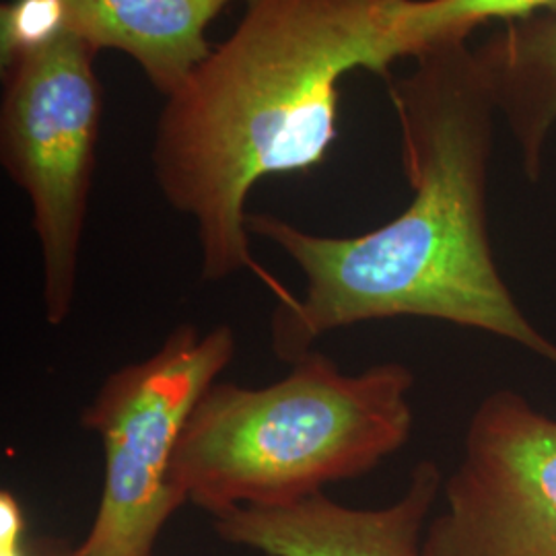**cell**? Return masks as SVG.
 Returning <instances> with one entry per match:
<instances>
[{
	"instance_id": "obj_1",
	"label": "cell",
	"mask_w": 556,
	"mask_h": 556,
	"mask_svg": "<svg viewBox=\"0 0 556 556\" xmlns=\"http://www.w3.org/2000/svg\"><path fill=\"white\" fill-rule=\"evenodd\" d=\"M388 83L402 169L413 199L394 219L353 238L319 236L250 213L258 236L293 260L303 295L278 303L273 351L289 365L314 342L363 321L422 318L509 340L556 367L544 337L498 270L489 179L498 110L468 41L438 46Z\"/></svg>"
},
{
	"instance_id": "obj_2",
	"label": "cell",
	"mask_w": 556,
	"mask_h": 556,
	"mask_svg": "<svg viewBox=\"0 0 556 556\" xmlns=\"http://www.w3.org/2000/svg\"><path fill=\"white\" fill-rule=\"evenodd\" d=\"M404 2L243 0L236 29L165 98L153 178L165 202L197 225L204 282L250 273L278 303L295 298L252 254L250 192L262 179L326 161L338 139L342 77H394Z\"/></svg>"
},
{
	"instance_id": "obj_3",
	"label": "cell",
	"mask_w": 556,
	"mask_h": 556,
	"mask_svg": "<svg viewBox=\"0 0 556 556\" xmlns=\"http://www.w3.org/2000/svg\"><path fill=\"white\" fill-rule=\"evenodd\" d=\"M413 388L415 374L404 363L344 374L319 351L262 388L217 381L184 429L174 486L184 503L213 517L324 493L408 443Z\"/></svg>"
},
{
	"instance_id": "obj_4",
	"label": "cell",
	"mask_w": 556,
	"mask_h": 556,
	"mask_svg": "<svg viewBox=\"0 0 556 556\" xmlns=\"http://www.w3.org/2000/svg\"><path fill=\"white\" fill-rule=\"evenodd\" d=\"M0 163L29 199L41 260L43 319L73 314L80 241L100 139L98 50L50 29L0 48Z\"/></svg>"
},
{
	"instance_id": "obj_5",
	"label": "cell",
	"mask_w": 556,
	"mask_h": 556,
	"mask_svg": "<svg viewBox=\"0 0 556 556\" xmlns=\"http://www.w3.org/2000/svg\"><path fill=\"white\" fill-rule=\"evenodd\" d=\"M238 338L219 324H179L151 357L112 371L80 413L103 452L100 507L77 556H153L184 501L174 486L179 441L202 396L236 357Z\"/></svg>"
},
{
	"instance_id": "obj_6",
	"label": "cell",
	"mask_w": 556,
	"mask_h": 556,
	"mask_svg": "<svg viewBox=\"0 0 556 556\" xmlns=\"http://www.w3.org/2000/svg\"><path fill=\"white\" fill-rule=\"evenodd\" d=\"M425 556H556V418L514 390L472 413Z\"/></svg>"
},
{
	"instance_id": "obj_7",
	"label": "cell",
	"mask_w": 556,
	"mask_h": 556,
	"mask_svg": "<svg viewBox=\"0 0 556 556\" xmlns=\"http://www.w3.org/2000/svg\"><path fill=\"white\" fill-rule=\"evenodd\" d=\"M236 0H11L0 11V48L50 29L135 60L169 98L211 52L206 31Z\"/></svg>"
},
{
	"instance_id": "obj_8",
	"label": "cell",
	"mask_w": 556,
	"mask_h": 556,
	"mask_svg": "<svg viewBox=\"0 0 556 556\" xmlns=\"http://www.w3.org/2000/svg\"><path fill=\"white\" fill-rule=\"evenodd\" d=\"M443 482L438 464L420 459L396 503L353 509L324 493L285 505H241L215 516L225 542L266 556H425L422 532Z\"/></svg>"
},
{
	"instance_id": "obj_9",
	"label": "cell",
	"mask_w": 556,
	"mask_h": 556,
	"mask_svg": "<svg viewBox=\"0 0 556 556\" xmlns=\"http://www.w3.org/2000/svg\"><path fill=\"white\" fill-rule=\"evenodd\" d=\"M472 50L516 140L521 169L536 184L556 130V15L509 23Z\"/></svg>"
},
{
	"instance_id": "obj_10",
	"label": "cell",
	"mask_w": 556,
	"mask_h": 556,
	"mask_svg": "<svg viewBox=\"0 0 556 556\" xmlns=\"http://www.w3.org/2000/svg\"><path fill=\"white\" fill-rule=\"evenodd\" d=\"M556 15V0H406L397 20L404 59L445 46L468 41L484 23L505 25Z\"/></svg>"
},
{
	"instance_id": "obj_11",
	"label": "cell",
	"mask_w": 556,
	"mask_h": 556,
	"mask_svg": "<svg viewBox=\"0 0 556 556\" xmlns=\"http://www.w3.org/2000/svg\"><path fill=\"white\" fill-rule=\"evenodd\" d=\"M27 517L13 491H0V556H31L25 542Z\"/></svg>"
},
{
	"instance_id": "obj_12",
	"label": "cell",
	"mask_w": 556,
	"mask_h": 556,
	"mask_svg": "<svg viewBox=\"0 0 556 556\" xmlns=\"http://www.w3.org/2000/svg\"><path fill=\"white\" fill-rule=\"evenodd\" d=\"M48 556H77L75 555V551H66V548H54V551H50V555Z\"/></svg>"
}]
</instances>
